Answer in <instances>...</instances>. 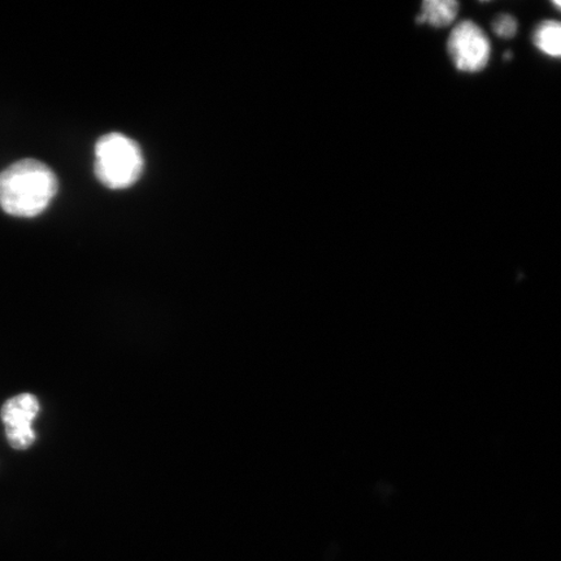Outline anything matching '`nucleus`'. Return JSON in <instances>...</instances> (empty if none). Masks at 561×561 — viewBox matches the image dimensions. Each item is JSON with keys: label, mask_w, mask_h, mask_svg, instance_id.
Returning a JSON list of instances; mask_svg holds the SVG:
<instances>
[{"label": "nucleus", "mask_w": 561, "mask_h": 561, "mask_svg": "<svg viewBox=\"0 0 561 561\" xmlns=\"http://www.w3.org/2000/svg\"><path fill=\"white\" fill-rule=\"evenodd\" d=\"M58 192V175L44 161L21 159L0 172V208L7 215L24 219L39 216Z\"/></svg>", "instance_id": "f257e3e1"}, {"label": "nucleus", "mask_w": 561, "mask_h": 561, "mask_svg": "<svg viewBox=\"0 0 561 561\" xmlns=\"http://www.w3.org/2000/svg\"><path fill=\"white\" fill-rule=\"evenodd\" d=\"M94 153L96 179L112 191L135 185L144 173L142 150L136 140L121 133H110L98 139Z\"/></svg>", "instance_id": "f03ea898"}, {"label": "nucleus", "mask_w": 561, "mask_h": 561, "mask_svg": "<svg viewBox=\"0 0 561 561\" xmlns=\"http://www.w3.org/2000/svg\"><path fill=\"white\" fill-rule=\"evenodd\" d=\"M41 413V402L32 392L13 396L0 407V421L4 426L7 444L13 450L26 451L34 446L38 434L34 421Z\"/></svg>", "instance_id": "7ed1b4c3"}, {"label": "nucleus", "mask_w": 561, "mask_h": 561, "mask_svg": "<svg viewBox=\"0 0 561 561\" xmlns=\"http://www.w3.org/2000/svg\"><path fill=\"white\" fill-rule=\"evenodd\" d=\"M448 54L461 72H480L490 59V42L473 21H462L448 38Z\"/></svg>", "instance_id": "20e7f679"}, {"label": "nucleus", "mask_w": 561, "mask_h": 561, "mask_svg": "<svg viewBox=\"0 0 561 561\" xmlns=\"http://www.w3.org/2000/svg\"><path fill=\"white\" fill-rule=\"evenodd\" d=\"M459 4L454 0H426L417 23H427L434 27L450 25L458 15Z\"/></svg>", "instance_id": "39448f33"}, {"label": "nucleus", "mask_w": 561, "mask_h": 561, "mask_svg": "<svg viewBox=\"0 0 561 561\" xmlns=\"http://www.w3.org/2000/svg\"><path fill=\"white\" fill-rule=\"evenodd\" d=\"M535 45L551 58H561V23L545 21L539 25L535 33Z\"/></svg>", "instance_id": "423d86ee"}, {"label": "nucleus", "mask_w": 561, "mask_h": 561, "mask_svg": "<svg viewBox=\"0 0 561 561\" xmlns=\"http://www.w3.org/2000/svg\"><path fill=\"white\" fill-rule=\"evenodd\" d=\"M494 32L502 38H512L517 32L516 20L508 15L500 16L495 20Z\"/></svg>", "instance_id": "0eeeda50"}, {"label": "nucleus", "mask_w": 561, "mask_h": 561, "mask_svg": "<svg viewBox=\"0 0 561 561\" xmlns=\"http://www.w3.org/2000/svg\"><path fill=\"white\" fill-rule=\"evenodd\" d=\"M553 5H557L558 9L561 11V2H553Z\"/></svg>", "instance_id": "6e6552de"}]
</instances>
